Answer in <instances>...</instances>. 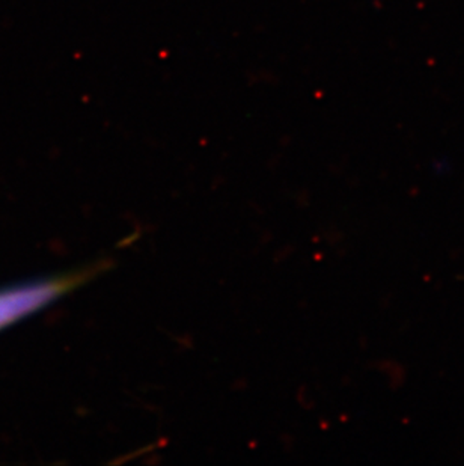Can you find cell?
<instances>
[{
	"label": "cell",
	"instance_id": "cell-1",
	"mask_svg": "<svg viewBox=\"0 0 464 466\" xmlns=\"http://www.w3.org/2000/svg\"><path fill=\"white\" fill-rule=\"evenodd\" d=\"M110 268L109 261L86 266L75 272L35 278L0 287V332L56 304L77 287Z\"/></svg>",
	"mask_w": 464,
	"mask_h": 466
}]
</instances>
